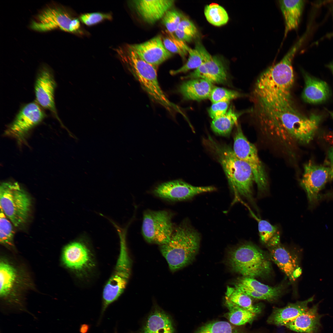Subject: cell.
<instances>
[{
    "label": "cell",
    "mask_w": 333,
    "mask_h": 333,
    "mask_svg": "<svg viewBox=\"0 0 333 333\" xmlns=\"http://www.w3.org/2000/svg\"><path fill=\"white\" fill-rule=\"evenodd\" d=\"M31 29L45 32L59 29L73 33H82L79 19L69 11L59 5H51L43 9L31 22Z\"/></svg>",
    "instance_id": "cell-7"
},
{
    "label": "cell",
    "mask_w": 333,
    "mask_h": 333,
    "mask_svg": "<svg viewBox=\"0 0 333 333\" xmlns=\"http://www.w3.org/2000/svg\"><path fill=\"white\" fill-rule=\"evenodd\" d=\"M195 47L200 53L204 62L185 78H202L212 84L225 82L227 79V71L221 60L218 57L210 54L200 42H197Z\"/></svg>",
    "instance_id": "cell-13"
},
{
    "label": "cell",
    "mask_w": 333,
    "mask_h": 333,
    "mask_svg": "<svg viewBox=\"0 0 333 333\" xmlns=\"http://www.w3.org/2000/svg\"><path fill=\"white\" fill-rule=\"evenodd\" d=\"M215 190L211 186L196 187L183 181L175 180L162 183L153 191L157 197L168 200L180 201L189 199L195 195Z\"/></svg>",
    "instance_id": "cell-15"
},
{
    "label": "cell",
    "mask_w": 333,
    "mask_h": 333,
    "mask_svg": "<svg viewBox=\"0 0 333 333\" xmlns=\"http://www.w3.org/2000/svg\"><path fill=\"white\" fill-rule=\"evenodd\" d=\"M254 116L265 128L285 131L306 143L313 138L318 122L313 115L306 117L294 105L291 90H257L252 93Z\"/></svg>",
    "instance_id": "cell-1"
},
{
    "label": "cell",
    "mask_w": 333,
    "mask_h": 333,
    "mask_svg": "<svg viewBox=\"0 0 333 333\" xmlns=\"http://www.w3.org/2000/svg\"><path fill=\"white\" fill-rule=\"evenodd\" d=\"M330 168L311 162L305 165L300 185L305 190L311 205L315 204L320 199L319 193L330 179Z\"/></svg>",
    "instance_id": "cell-16"
},
{
    "label": "cell",
    "mask_w": 333,
    "mask_h": 333,
    "mask_svg": "<svg viewBox=\"0 0 333 333\" xmlns=\"http://www.w3.org/2000/svg\"><path fill=\"white\" fill-rule=\"evenodd\" d=\"M0 207L15 227L24 224L31 206V197L17 182H3L0 187Z\"/></svg>",
    "instance_id": "cell-6"
},
{
    "label": "cell",
    "mask_w": 333,
    "mask_h": 333,
    "mask_svg": "<svg viewBox=\"0 0 333 333\" xmlns=\"http://www.w3.org/2000/svg\"><path fill=\"white\" fill-rule=\"evenodd\" d=\"M163 44L170 52L179 54L183 58L188 54L189 47L183 41L178 38L173 33L166 30L161 36Z\"/></svg>",
    "instance_id": "cell-32"
},
{
    "label": "cell",
    "mask_w": 333,
    "mask_h": 333,
    "mask_svg": "<svg viewBox=\"0 0 333 333\" xmlns=\"http://www.w3.org/2000/svg\"><path fill=\"white\" fill-rule=\"evenodd\" d=\"M213 143L215 153L233 192L254 203L252 187L254 179L250 167L238 158L229 146Z\"/></svg>",
    "instance_id": "cell-4"
},
{
    "label": "cell",
    "mask_w": 333,
    "mask_h": 333,
    "mask_svg": "<svg viewBox=\"0 0 333 333\" xmlns=\"http://www.w3.org/2000/svg\"><path fill=\"white\" fill-rule=\"evenodd\" d=\"M200 240L199 234L187 220L175 228L169 241L160 247L171 271H176L192 261L199 250Z\"/></svg>",
    "instance_id": "cell-3"
},
{
    "label": "cell",
    "mask_w": 333,
    "mask_h": 333,
    "mask_svg": "<svg viewBox=\"0 0 333 333\" xmlns=\"http://www.w3.org/2000/svg\"><path fill=\"white\" fill-rule=\"evenodd\" d=\"M16 277L14 268L3 261L0 263V294L3 297L9 293Z\"/></svg>",
    "instance_id": "cell-33"
},
{
    "label": "cell",
    "mask_w": 333,
    "mask_h": 333,
    "mask_svg": "<svg viewBox=\"0 0 333 333\" xmlns=\"http://www.w3.org/2000/svg\"><path fill=\"white\" fill-rule=\"evenodd\" d=\"M42 108L36 102L24 105L8 126L6 134L14 138L19 144L25 142L30 131L45 117Z\"/></svg>",
    "instance_id": "cell-11"
},
{
    "label": "cell",
    "mask_w": 333,
    "mask_h": 333,
    "mask_svg": "<svg viewBox=\"0 0 333 333\" xmlns=\"http://www.w3.org/2000/svg\"><path fill=\"white\" fill-rule=\"evenodd\" d=\"M329 113L330 114V115L331 116V117L333 119V112H331V111H330V112H329Z\"/></svg>",
    "instance_id": "cell-47"
},
{
    "label": "cell",
    "mask_w": 333,
    "mask_h": 333,
    "mask_svg": "<svg viewBox=\"0 0 333 333\" xmlns=\"http://www.w3.org/2000/svg\"><path fill=\"white\" fill-rule=\"evenodd\" d=\"M117 52L153 101L161 105L170 113H179L185 116L180 108L170 101L161 88L157 78V67L143 60L130 44L119 47Z\"/></svg>",
    "instance_id": "cell-2"
},
{
    "label": "cell",
    "mask_w": 333,
    "mask_h": 333,
    "mask_svg": "<svg viewBox=\"0 0 333 333\" xmlns=\"http://www.w3.org/2000/svg\"><path fill=\"white\" fill-rule=\"evenodd\" d=\"M56 84L51 69L43 65L39 69L35 84L36 102L42 108L49 110L58 118L55 102Z\"/></svg>",
    "instance_id": "cell-14"
},
{
    "label": "cell",
    "mask_w": 333,
    "mask_h": 333,
    "mask_svg": "<svg viewBox=\"0 0 333 333\" xmlns=\"http://www.w3.org/2000/svg\"><path fill=\"white\" fill-rule=\"evenodd\" d=\"M322 197H333V191L331 192L328 193L325 195H322Z\"/></svg>",
    "instance_id": "cell-45"
},
{
    "label": "cell",
    "mask_w": 333,
    "mask_h": 333,
    "mask_svg": "<svg viewBox=\"0 0 333 333\" xmlns=\"http://www.w3.org/2000/svg\"><path fill=\"white\" fill-rule=\"evenodd\" d=\"M229 102L213 103L208 110L210 117L213 120L224 115L227 112Z\"/></svg>",
    "instance_id": "cell-41"
},
{
    "label": "cell",
    "mask_w": 333,
    "mask_h": 333,
    "mask_svg": "<svg viewBox=\"0 0 333 333\" xmlns=\"http://www.w3.org/2000/svg\"><path fill=\"white\" fill-rule=\"evenodd\" d=\"M172 217V214L166 210L146 211L142 227V234L146 240L160 246L167 243L175 229Z\"/></svg>",
    "instance_id": "cell-8"
},
{
    "label": "cell",
    "mask_w": 333,
    "mask_h": 333,
    "mask_svg": "<svg viewBox=\"0 0 333 333\" xmlns=\"http://www.w3.org/2000/svg\"><path fill=\"white\" fill-rule=\"evenodd\" d=\"M174 2L173 0H137L132 3L144 21L152 24L162 18Z\"/></svg>",
    "instance_id": "cell-18"
},
{
    "label": "cell",
    "mask_w": 333,
    "mask_h": 333,
    "mask_svg": "<svg viewBox=\"0 0 333 333\" xmlns=\"http://www.w3.org/2000/svg\"><path fill=\"white\" fill-rule=\"evenodd\" d=\"M89 328V326L86 324H83L80 327V333H87Z\"/></svg>",
    "instance_id": "cell-44"
},
{
    "label": "cell",
    "mask_w": 333,
    "mask_h": 333,
    "mask_svg": "<svg viewBox=\"0 0 333 333\" xmlns=\"http://www.w3.org/2000/svg\"><path fill=\"white\" fill-rule=\"evenodd\" d=\"M112 18L110 13L99 12L84 13L81 14L79 19L82 23L88 26H92L106 20Z\"/></svg>",
    "instance_id": "cell-40"
},
{
    "label": "cell",
    "mask_w": 333,
    "mask_h": 333,
    "mask_svg": "<svg viewBox=\"0 0 333 333\" xmlns=\"http://www.w3.org/2000/svg\"><path fill=\"white\" fill-rule=\"evenodd\" d=\"M260 239L263 243L267 244L276 233L277 227L266 220L257 218Z\"/></svg>",
    "instance_id": "cell-39"
},
{
    "label": "cell",
    "mask_w": 333,
    "mask_h": 333,
    "mask_svg": "<svg viewBox=\"0 0 333 333\" xmlns=\"http://www.w3.org/2000/svg\"><path fill=\"white\" fill-rule=\"evenodd\" d=\"M279 2L285 21V37L289 31L298 28L305 2L300 0H280Z\"/></svg>",
    "instance_id": "cell-25"
},
{
    "label": "cell",
    "mask_w": 333,
    "mask_h": 333,
    "mask_svg": "<svg viewBox=\"0 0 333 333\" xmlns=\"http://www.w3.org/2000/svg\"><path fill=\"white\" fill-rule=\"evenodd\" d=\"M130 45L143 60L157 67L172 56L164 46L161 35L142 43Z\"/></svg>",
    "instance_id": "cell-17"
},
{
    "label": "cell",
    "mask_w": 333,
    "mask_h": 333,
    "mask_svg": "<svg viewBox=\"0 0 333 333\" xmlns=\"http://www.w3.org/2000/svg\"><path fill=\"white\" fill-rule=\"evenodd\" d=\"M175 36L184 42H190L198 33L197 29L194 23L187 18L183 17L176 30Z\"/></svg>",
    "instance_id": "cell-34"
},
{
    "label": "cell",
    "mask_w": 333,
    "mask_h": 333,
    "mask_svg": "<svg viewBox=\"0 0 333 333\" xmlns=\"http://www.w3.org/2000/svg\"><path fill=\"white\" fill-rule=\"evenodd\" d=\"M237 126L234 138L233 151L238 158L249 166L259 191L264 192L267 188V177L257 148L244 134L240 126Z\"/></svg>",
    "instance_id": "cell-10"
},
{
    "label": "cell",
    "mask_w": 333,
    "mask_h": 333,
    "mask_svg": "<svg viewBox=\"0 0 333 333\" xmlns=\"http://www.w3.org/2000/svg\"><path fill=\"white\" fill-rule=\"evenodd\" d=\"M139 333H176L173 321L167 313L155 306L147 316Z\"/></svg>",
    "instance_id": "cell-20"
},
{
    "label": "cell",
    "mask_w": 333,
    "mask_h": 333,
    "mask_svg": "<svg viewBox=\"0 0 333 333\" xmlns=\"http://www.w3.org/2000/svg\"><path fill=\"white\" fill-rule=\"evenodd\" d=\"M314 297L301 301L290 303L281 308H275L269 317L267 322L277 326H285L307 310L308 304Z\"/></svg>",
    "instance_id": "cell-21"
},
{
    "label": "cell",
    "mask_w": 333,
    "mask_h": 333,
    "mask_svg": "<svg viewBox=\"0 0 333 333\" xmlns=\"http://www.w3.org/2000/svg\"><path fill=\"white\" fill-rule=\"evenodd\" d=\"M126 241H120V251L114 271L105 285L103 293L101 316L108 307L116 301L125 289L131 271V262Z\"/></svg>",
    "instance_id": "cell-9"
},
{
    "label": "cell",
    "mask_w": 333,
    "mask_h": 333,
    "mask_svg": "<svg viewBox=\"0 0 333 333\" xmlns=\"http://www.w3.org/2000/svg\"><path fill=\"white\" fill-rule=\"evenodd\" d=\"M62 259L66 266L79 273L88 271L95 266L91 249L81 240L73 241L64 247Z\"/></svg>",
    "instance_id": "cell-12"
},
{
    "label": "cell",
    "mask_w": 333,
    "mask_h": 333,
    "mask_svg": "<svg viewBox=\"0 0 333 333\" xmlns=\"http://www.w3.org/2000/svg\"><path fill=\"white\" fill-rule=\"evenodd\" d=\"M242 96L239 92L223 88L214 87L209 98L212 103L229 102L231 100Z\"/></svg>",
    "instance_id": "cell-37"
},
{
    "label": "cell",
    "mask_w": 333,
    "mask_h": 333,
    "mask_svg": "<svg viewBox=\"0 0 333 333\" xmlns=\"http://www.w3.org/2000/svg\"><path fill=\"white\" fill-rule=\"evenodd\" d=\"M238 282L267 297L269 301L274 300L281 294L282 286L271 287L262 283L254 278L244 277L239 279Z\"/></svg>",
    "instance_id": "cell-28"
},
{
    "label": "cell",
    "mask_w": 333,
    "mask_h": 333,
    "mask_svg": "<svg viewBox=\"0 0 333 333\" xmlns=\"http://www.w3.org/2000/svg\"><path fill=\"white\" fill-rule=\"evenodd\" d=\"M182 14L175 10H168L162 18V21L166 30L173 33L176 30L183 18Z\"/></svg>",
    "instance_id": "cell-38"
},
{
    "label": "cell",
    "mask_w": 333,
    "mask_h": 333,
    "mask_svg": "<svg viewBox=\"0 0 333 333\" xmlns=\"http://www.w3.org/2000/svg\"><path fill=\"white\" fill-rule=\"evenodd\" d=\"M189 57L186 63L180 68L170 71L173 75L180 73L186 72L190 70L196 69L204 62V58L199 51L195 47L190 48L188 51Z\"/></svg>",
    "instance_id": "cell-35"
},
{
    "label": "cell",
    "mask_w": 333,
    "mask_h": 333,
    "mask_svg": "<svg viewBox=\"0 0 333 333\" xmlns=\"http://www.w3.org/2000/svg\"><path fill=\"white\" fill-rule=\"evenodd\" d=\"M327 67L331 72L333 75V62H331L327 65Z\"/></svg>",
    "instance_id": "cell-46"
},
{
    "label": "cell",
    "mask_w": 333,
    "mask_h": 333,
    "mask_svg": "<svg viewBox=\"0 0 333 333\" xmlns=\"http://www.w3.org/2000/svg\"><path fill=\"white\" fill-rule=\"evenodd\" d=\"M205 17L211 24L221 26L226 24L229 18L225 9L218 4L212 3L205 6L204 9Z\"/></svg>",
    "instance_id": "cell-31"
},
{
    "label": "cell",
    "mask_w": 333,
    "mask_h": 333,
    "mask_svg": "<svg viewBox=\"0 0 333 333\" xmlns=\"http://www.w3.org/2000/svg\"><path fill=\"white\" fill-rule=\"evenodd\" d=\"M195 333H246L228 322L215 320L204 324Z\"/></svg>",
    "instance_id": "cell-30"
},
{
    "label": "cell",
    "mask_w": 333,
    "mask_h": 333,
    "mask_svg": "<svg viewBox=\"0 0 333 333\" xmlns=\"http://www.w3.org/2000/svg\"><path fill=\"white\" fill-rule=\"evenodd\" d=\"M318 304L313 306L285 326L293 331L302 333H317L320 326L321 316Z\"/></svg>",
    "instance_id": "cell-23"
},
{
    "label": "cell",
    "mask_w": 333,
    "mask_h": 333,
    "mask_svg": "<svg viewBox=\"0 0 333 333\" xmlns=\"http://www.w3.org/2000/svg\"><path fill=\"white\" fill-rule=\"evenodd\" d=\"M235 287L250 297L258 299L269 301L268 298L266 296L259 293L238 282L235 285Z\"/></svg>",
    "instance_id": "cell-42"
},
{
    "label": "cell",
    "mask_w": 333,
    "mask_h": 333,
    "mask_svg": "<svg viewBox=\"0 0 333 333\" xmlns=\"http://www.w3.org/2000/svg\"><path fill=\"white\" fill-rule=\"evenodd\" d=\"M243 113L236 112L230 108L223 116L212 120L211 126L216 134L226 136L230 134L234 125L237 124L239 117Z\"/></svg>",
    "instance_id": "cell-26"
},
{
    "label": "cell",
    "mask_w": 333,
    "mask_h": 333,
    "mask_svg": "<svg viewBox=\"0 0 333 333\" xmlns=\"http://www.w3.org/2000/svg\"><path fill=\"white\" fill-rule=\"evenodd\" d=\"M305 87L302 93L303 100L311 104L320 103L326 101L330 95L327 84L303 72Z\"/></svg>",
    "instance_id": "cell-22"
},
{
    "label": "cell",
    "mask_w": 333,
    "mask_h": 333,
    "mask_svg": "<svg viewBox=\"0 0 333 333\" xmlns=\"http://www.w3.org/2000/svg\"><path fill=\"white\" fill-rule=\"evenodd\" d=\"M272 260L291 281H295L302 273L297 259L280 243L269 247Z\"/></svg>",
    "instance_id": "cell-19"
},
{
    "label": "cell",
    "mask_w": 333,
    "mask_h": 333,
    "mask_svg": "<svg viewBox=\"0 0 333 333\" xmlns=\"http://www.w3.org/2000/svg\"><path fill=\"white\" fill-rule=\"evenodd\" d=\"M225 298L226 306L228 311L224 314V316L230 323L234 325L241 326L253 321L256 314L238 306L226 298Z\"/></svg>",
    "instance_id": "cell-27"
},
{
    "label": "cell",
    "mask_w": 333,
    "mask_h": 333,
    "mask_svg": "<svg viewBox=\"0 0 333 333\" xmlns=\"http://www.w3.org/2000/svg\"><path fill=\"white\" fill-rule=\"evenodd\" d=\"M328 157L331 166L330 168L331 171L330 179H333V146L329 152Z\"/></svg>",
    "instance_id": "cell-43"
},
{
    "label": "cell",
    "mask_w": 333,
    "mask_h": 333,
    "mask_svg": "<svg viewBox=\"0 0 333 333\" xmlns=\"http://www.w3.org/2000/svg\"><path fill=\"white\" fill-rule=\"evenodd\" d=\"M214 87L208 80L195 78L183 83L179 87V91L185 99L200 101L209 98Z\"/></svg>",
    "instance_id": "cell-24"
},
{
    "label": "cell",
    "mask_w": 333,
    "mask_h": 333,
    "mask_svg": "<svg viewBox=\"0 0 333 333\" xmlns=\"http://www.w3.org/2000/svg\"><path fill=\"white\" fill-rule=\"evenodd\" d=\"M13 225L0 208V242L1 244L9 245L12 244L14 234Z\"/></svg>",
    "instance_id": "cell-36"
},
{
    "label": "cell",
    "mask_w": 333,
    "mask_h": 333,
    "mask_svg": "<svg viewBox=\"0 0 333 333\" xmlns=\"http://www.w3.org/2000/svg\"><path fill=\"white\" fill-rule=\"evenodd\" d=\"M226 298L235 304L257 314L261 311L259 305H254L250 297L240 290L228 286L226 292Z\"/></svg>",
    "instance_id": "cell-29"
},
{
    "label": "cell",
    "mask_w": 333,
    "mask_h": 333,
    "mask_svg": "<svg viewBox=\"0 0 333 333\" xmlns=\"http://www.w3.org/2000/svg\"><path fill=\"white\" fill-rule=\"evenodd\" d=\"M228 262L234 271L245 277L264 276L271 270L270 262L264 253L249 243L236 247L230 251Z\"/></svg>",
    "instance_id": "cell-5"
}]
</instances>
